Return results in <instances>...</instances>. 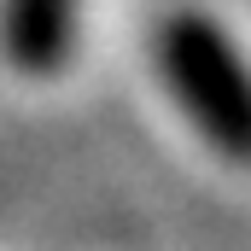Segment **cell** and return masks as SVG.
I'll return each mask as SVG.
<instances>
[{"mask_svg":"<svg viewBox=\"0 0 251 251\" xmlns=\"http://www.w3.org/2000/svg\"><path fill=\"white\" fill-rule=\"evenodd\" d=\"M152 59L204 146H216L228 164H251V64L234 35L210 12L181 6L158 24Z\"/></svg>","mask_w":251,"mask_h":251,"instance_id":"cell-1","label":"cell"},{"mask_svg":"<svg viewBox=\"0 0 251 251\" xmlns=\"http://www.w3.org/2000/svg\"><path fill=\"white\" fill-rule=\"evenodd\" d=\"M82 0H0V47L24 76H53L76 53Z\"/></svg>","mask_w":251,"mask_h":251,"instance_id":"cell-2","label":"cell"}]
</instances>
